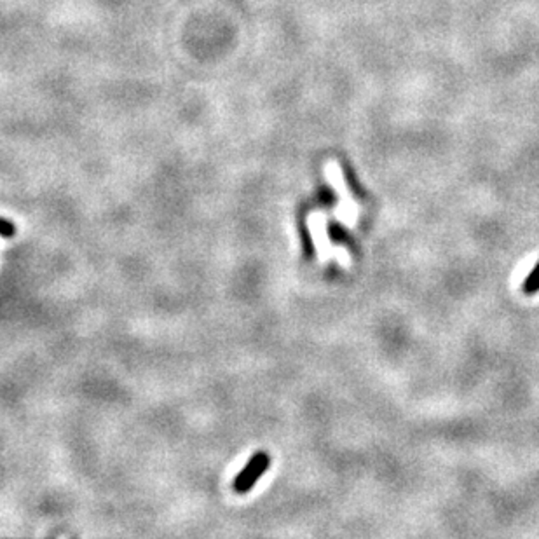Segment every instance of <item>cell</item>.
Masks as SVG:
<instances>
[{
	"mask_svg": "<svg viewBox=\"0 0 539 539\" xmlns=\"http://www.w3.org/2000/svg\"><path fill=\"white\" fill-rule=\"evenodd\" d=\"M269 464H271L269 454L257 452L255 456L248 461V464L243 468L241 473L234 478V485H232V487H234V492H238V494H245V492H248L250 489H253V485L257 484V480H259V478L267 471Z\"/></svg>",
	"mask_w": 539,
	"mask_h": 539,
	"instance_id": "6da1fadb",
	"label": "cell"
},
{
	"mask_svg": "<svg viewBox=\"0 0 539 539\" xmlns=\"http://www.w3.org/2000/svg\"><path fill=\"white\" fill-rule=\"evenodd\" d=\"M539 292V260L536 266L531 269V273L527 274V278L522 283V294L524 295H534Z\"/></svg>",
	"mask_w": 539,
	"mask_h": 539,
	"instance_id": "7a4b0ae2",
	"label": "cell"
},
{
	"mask_svg": "<svg viewBox=\"0 0 539 539\" xmlns=\"http://www.w3.org/2000/svg\"><path fill=\"white\" fill-rule=\"evenodd\" d=\"M16 234V227H14V224H10L7 218H3L2 220V236L3 238H10V236Z\"/></svg>",
	"mask_w": 539,
	"mask_h": 539,
	"instance_id": "3957f363",
	"label": "cell"
}]
</instances>
